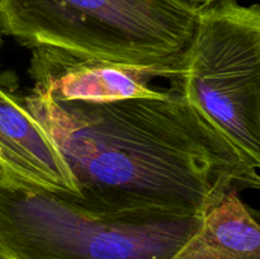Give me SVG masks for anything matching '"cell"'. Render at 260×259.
Listing matches in <instances>:
<instances>
[{"label":"cell","instance_id":"3","mask_svg":"<svg viewBox=\"0 0 260 259\" xmlns=\"http://www.w3.org/2000/svg\"><path fill=\"white\" fill-rule=\"evenodd\" d=\"M202 222L98 212L51 192L0 188V259H170Z\"/></svg>","mask_w":260,"mask_h":259},{"label":"cell","instance_id":"9","mask_svg":"<svg viewBox=\"0 0 260 259\" xmlns=\"http://www.w3.org/2000/svg\"><path fill=\"white\" fill-rule=\"evenodd\" d=\"M2 45H3V35L0 32V50H2Z\"/></svg>","mask_w":260,"mask_h":259},{"label":"cell","instance_id":"7","mask_svg":"<svg viewBox=\"0 0 260 259\" xmlns=\"http://www.w3.org/2000/svg\"><path fill=\"white\" fill-rule=\"evenodd\" d=\"M170 259H239L234 255L221 240L217 230L208 218L198 233Z\"/></svg>","mask_w":260,"mask_h":259},{"label":"cell","instance_id":"2","mask_svg":"<svg viewBox=\"0 0 260 259\" xmlns=\"http://www.w3.org/2000/svg\"><path fill=\"white\" fill-rule=\"evenodd\" d=\"M198 12L182 0H0V32L29 50L50 46L126 65L174 66Z\"/></svg>","mask_w":260,"mask_h":259},{"label":"cell","instance_id":"1","mask_svg":"<svg viewBox=\"0 0 260 259\" xmlns=\"http://www.w3.org/2000/svg\"><path fill=\"white\" fill-rule=\"evenodd\" d=\"M170 89L108 103L24 95L75 178L80 196L69 200L104 213L205 216L230 190L259 189L258 169Z\"/></svg>","mask_w":260,"mask_h":259},{"label":"cell","instance_id":"5","mask_svg":"<svg viewBox=\"0 0 260 259\" xmlns=\"http://www.w3.org/2000/svg\"><path fill=\"white\" fill-rule=\"evenodd\" d=\"M28 75L33 93L58 102L108 103L129 98H161L168 89L152 85L157 78L169 80L174 66H136L50 46L30 48Z\"/></svg>","mask_w":260,"mask_h":259},{"label":"cell","instance_id":"6","mask_svg":"<svg viewBox=\"0 0 260 259\" xmlns=\"http://www.w3.org/2000/svg\"><path fill=\"white\" fill-rule=\"evenodd\" d=\"M0 188L78 198V184L57 145L25 104L0 83Z\"/></svg>","mask_w":260,"mask_h":259},{"label":"cell","instance_id":"4","mask_svg":"<svg viewBox=\"0 0 260 259\" xmlns=\"http://www.w3.org/2000/svg\"><path fill=\"white\" fill-rule=\"evenodd\" d=\"M169 79L241 152L260 167V7L223 0L200 8L187 50Z\"/></svg>","mask_w":260,"mask_h":259},{"label":"cell","instance_id":"8","mask_svg":"<svg viewBox=\"0 0 260 259\" xmlns=\"http://www.w3.org/2000/svg\"><path fill=\"white\" fill-rule=\"evenodd\" d=\"M182 2L185 3V4L192 5V7L202 8V7H206V5L213 4V3L223 2V0H182Z\"/></svg>","mask_w":260,"mask_h":259}]
</instances>
